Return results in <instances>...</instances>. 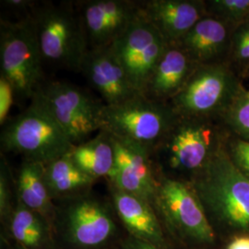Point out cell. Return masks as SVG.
<instances>
[{"instance_id": "6da1fadb", "label": "cell", "mask_w": 249, "mask_h": 249, "mask_svg": "<svg viewBox=\"0 0 249 249\" xmlns=\"http://www.w3.org/2000/svg\"><path fill=\"white\" fill-rule=\"evenodd\" d=\"M187 182L210 221L233 230L249 231V178L233 163L225 142Z\"/></svg>"}, {"instance_id": "7a4b0ae2", "label": "cell", "mask_w": 249, "mask_h": 249, "mask_svg": "<svg viewBox=\"0 0 249 249\" xmlns=\"http://www.w3.org/2000/svg\"><path fill=\"white\" fill-rule=\"evenodd\" d=\"M228 136L221 119L178 115L152 152V160L160 174L170 170L190 178L223 146Z\"/></svg>"}, {"instance_id": "3957f363", "label": "cell", "mask_w": 249, "mask_h": 249, "mask_svg": "<svg viewBox=\"0 0 249 249\" xmlns=\"http://www.w3.org/2000/svg\"><path fill=\"white\" fill-rule=\"evenodd\" d=\"M30 15L44 63L80 72L89 44L76 2L37 1Z\"/></svg>"}, {"instance_id": "277c9868", "label": "cell", "mask_w": 249, "mask_h": 249, "mask_svg": "<svg viewBox=\"0 0 249 249\" xmlns=\"http://www.w3.org/2000/svg\"><path fill=\"white\" fill-rule=\"evenodd\" d=\"M0 146L2 153L20 154L23 160L43 164L70 153L74 147L51 114L36 100L2 125Z\"/></svg>"}, {"instance_id": "5b68a950", "label": "cell", "mask_w": 249, "mask_h": 249, "mask_svg": "<svg viewBox=\"0 0 249 249\" xmlns=\"http://www.w3.org/2000/svg\"><path fill=\"white\" fill-rule=\"evenodd\" d=\"M36 27L31 15L0 19V75L11 83L17 101L35 97L45 82Z\"/></svg>"}, {"instance_id": "8992f818", "label": "cell", "mask_w": 249, "mask_h": 249, "mask_svg": "<svg viewBox=\"0 0 249 249\" xmlns=\"http://www.w3.org/2000/svg\"><path fill=\"white\" fill-rule=\"evenodd\" d=\"M178 117V113L169 103L138 94L118 105H106L101 130L135 143L152 154Z\"/></svg>"}, {"instance_id": "52a82bcc", "label": "cell", "mask_w": 249, "mask_h": 249, "mask_svg": "<svg viewBox=\"0 0 249 249\" xmlns=\"http://www.w3.org/2000/svg\"><path fill=\"white\" fill-rule=\"evenodd\" d=\"M244 89L229 64L197 66L169 104L179 116L221 119Z\"/></svg>"}, {"instance_id": "ba28073f", "label": "cell", "mask_w": 249, "mask_h": 249, "mask_svg": "<svg viewBox=\"0 0 249 249\" xmlns=\"http://www.w3.org/2000/svg\"><path fill=\"white\" fill-rule=\"evenodd\" d=\"M32 100L45 107L73 146L85 142L102 129L106 104L75 84L46 80Z\"/></svg>"}, {"instance_id": "9c48e42d", "label": "cell", "mask_w": 249, "mask_h": 249, "mask_svg": "<svg viewBox=\"0 0 249 249\" xmlns=\"http://www.w3.org/2000/svg\"><path fill=\"white\" fill-rule=\"evenodd\" d=\"M58 202L55 219L62 227L65 239L74 249H104L116 237L113 206L90 192Z\"/></svg>"}, {"instance_id": "30bf717a", "label": "cell", "mask_w": 249, "mask_h": 249, "mask_svg": "<svg viewBox=\"0 0 249 249\" xmlns=\"http://www.w3.org/2000/svg\"><path fill=\"white\" fill-rule=\"evenodd\" d=\"M153 207L182 238L202 245L213 244L215 240L212 223L187 181L159 173Z\"/></svg>"}, {"instance_id": "8fae6325", "label": "cell", "mask_w": 249, "mask_h": 249, "mask_svg": "<svg viewBox=\"0 0 249 249\" xmlns=\"http://www.w3.org/2000/svg\"><path fill=\"white\" fill-rule=\"evenodd\" d=\"M167 44L141 15L111 45L135 89L143 94Z\"/></svg>"}, {"instance_id": "7c38bea8", "label": "cell", "mask_w": 249, "mask_h": 249, "mask_svg": "<svg viewBox=\"0 0 249 249\" xmlns=\"http://www.w3.org/2000/svg\"><path fill=\"white\" fill-rule=\"evenodd\" d=\"M76 6L88 39L89 49L112 45L140 16L139 1L83 0Z\"/></svg>"}, {"instance_id": "4fadbf2b", "label": "cell", "mask_w": 249, "mask_h": 249, "mask_svg": "<svg viewBox=\"0 0 249 249\" xmlns=\"http://www.w3.org/2000/svg\"><path fill=\"white\" fill-rule=\"evenodd\" d=\"M111 138L115 148V167L109 183L153 205L159 172L151 151L115 136L111 135Z\"/></svg>"}, {"instance_id": "5bb4252c", "label": "cell", "mask_w": 249, "mask_h": 249, "mask_svg": "<svg viewBox=\"0 0 249 249\" xmlns=\"http://www.w3.org/2000/svg\"><path fill=\"white\" fill-rule=\"evenodd\" d=\"M80 72L101 94L107 106L118 105L141 94L130 83L111 45L89 49Z\"/></svg>"}, {"instance_id": "9a60e30c", "label": "cell", "mask_w": 249, "mask_h": 249, "mask_svg": "<svg viewBox=\"0 0 249 249\" xmlns=\"http://www.w3.org/2000/svg\"><path fill=\"white\" fill-rule=\"evenodd\" d=\"M140 15L149 21L167 45H175L207 16L205 0H142Z\"/></svg>"}, {"instance_id": "2e32d148", "label": "cell", "mask_w": 249, "mask_h": 249, "mask_svg": "<svg viewBox=\"0 0 249 249\" xmlns=\"http://www.w3.org/2000/svg\"><path fill=\"white\" fill-rule=\"evenodd\" d=\"M234 28L212 16H205L178 44L196 66L229 64Z\"/></svg>"}, {"instance_id": "e0dca14e", "label": "cell", "mask_w": 249, "mask_h": 249, "mask_svg": "<svg viewBox=\"0 0 249 249\" xmlns=\"http://www.w3.org/2000/svg\"><path fill=\"white\" fill-rule=\"evenodd\" d=\"M112 206L129 235L161 249L163 232L153 205L109 183Z\"/></svg>"}, {"instance_id": "ac0fdd59", "label": "cell", "mask_w": 249, "mask_h": 249, "mask_svg": "<svg viewBox=\"0 0 249 249\" xmlns=\"http://www.w3.org/2000/svg\"><path fill=\"white\" fill-rule=\"evenodd\" d=\"M197 67L178 45H167L157 64L144 95L169 103L183 89Z\"/></svg>"}, {"instance_id": "d6986e66", "label": "cell", "mask_w": 249, "mask_h": 249, "mask_svg": "<svg viewBox=\"0 0 249 249\" xmlns=\"http://www.w3.org/2000/svg\"><path fill=\"white\" fill-rule=\"evenodd\" d=\"M44 173L45 164L22 160L15 178L17 200L52 224L55 219V203L45 185Z\"/></svg>"}, {"instance_id": "ffe728a7", "label": "cell", "mask_w": 249, "mask_h": 249, "mask_svg": "<svg viewBox=\"0 0 249 249\" xmlns=\"http://www.w3.org/2000/svg\"><path fill=\"white\" fill-rule=\"evenodd\" d=\"M44 178L53 201L89 192L96 181L77 166L70 153L45 164Z\"/></svg>"}, {"instance_id": "44dd1931", "label": "cell", "mask_w": 249, "mask_h": 249, "mask_svg": "<svg viewBox=\"0 0 249 249\" xmlns=\"http://www.w3.org/2000/svg\"><path fill=\"white\" fill-rule=\"evenodd\" d=\"M77 166L90 178L109 179L115 167V148L111 135L101 130L94 138L74 146L70 152Z\"/></svg>"}, {"instance_id": "7402d4cb", "label": "cell", "mask_w": 249, "mask_h": 249, "mask_svg": "<svg viewBox=\"0 0 249 249\" xmlns=\"http://www.w3.org/2000/svg\"><path fill=\"white\" fill-rule=\"evenodd\" d=\"M8 225L11 236L22 249H44L51 240V223L18 200Z\"/></svg>"}, {"instance_id": "603a6c76", "label": "cell", "mask_w": 249, "mask_h": 249, "mask_svg": "<svg viewBox=\"0 0 249 249\" xmlns=\"http://www.w3.org/2000/svg\"><path fill=\"white\" fill-rule=\"evenodd\" d=\"M221 121L229 135L249 142V89L241 91Z\"/></svg>"}, {"instance_id": "cb8c5ba5", "label": "cell", "mask_w": 249, "mask_h": 249, "mask_svg": "<svg viewBox=\"0 0 249 249\" xmlns=\"http://www.w3.org/2000/svg\"><path fill=\"white\" fill-rule=\"evenodd\" d=\"M207 15L232 28L249 19V0H205Z\"/></svg>"}, {"instance_id": "d4e9b609", "label": "cell", "mask_w": 249, "mask_h": 249, "mask_svg": "<svg viewBox=\"0 0 249 249\" xmlns=\"http://www.w3.org/2000/svg\"><path fill=\"white\" fill-rule=\"evenodd\" d=\"M17 203L15 179L11 176L6 158L1 154L0 161V217L1 221L8 224L9 218Z\"/></svg>"}, {"instance_id": "484cf974", "label": "cell", "mask_w": 249, "mask_h": 249, "mask_svg": "<svg viewBox=\"0 0 249 249\" xmlns=\"http://www.w3.org/2000/svg\"><path fill=\"white\" fill-rule=\"evenodd\" d=\"M229 65L240 77L249 67V19L235 27L232 32Z\"/></svg>"}, {"instance_id": "4316f807", "label": "cell", "mask_w": 249, "mask_h": 249, "mask_svg": "<svg viewBox=\"0 0 249 249\" xmlns=\"http://www.w3.org/2000/svg\"><path fill=\"white\" fill-rule=\"evenodd\" d=\"M225 148L233 163L249 178V142L229 135L225 141Z\"/></svg>"}, {"instance_id": "83f0119b", "label": "cell", "mask_w": 249, "mask_h": 249, "mask_svg": "<svg viewBox=\"0 0 249 249\" xmlns=\"http://www.w3.org/2000/svg\"><path fill=\"white\" fill-rule=\"evenodd\" d=\"M15 91L11 83L0 75V124L1 126L9 119V113L14 101Z\"/></svg>"}, {"instance_id": "f1b7e54d", "label": "cell", "mask_w": 249, "mask_h": 249, "mask_svg": "<svg viewBox=\"0 0 249 249\" xmlns=\"http://www.w3.org/2000/svg\"><path fill=\"white\" fill-rule=\"evenodd\" d=\"M37 1L31 0H4L1 1L2 6L8 8L10 11L18 14V18L29 16Z\"/></svg>"}, {"instance_id": "f546056e", "label": "cell", "mask_w": 249, "mask_h": 249, "mask_svg": "<svg viewBox=\"0 0 249 249\" xmlns=\"http://www.w3.org/2000/svg\"><path fill=\"white\" fill-rule=\"evenodd\" d=\"M122 249H161L159 247L129 235L123 242Z\"/></svg>"}, {"instance_id": "4dcf8cb0", "label": "cell", "mask_w": 249, "mask_h": 249, "mask_svg": "<svg viewBox=\"0 0 249 249\" xmlns=\"http://www.w3.org/2000/svg\"><path fill=\"white\" fill-rule=\"evenodd\" d=\"M226 249H249V234H242L234 237L228 244Z\"/></svg>"}, {"instance_id": "1f68e13d", "label": "cell", "mask_w": 249, "mask_h": 249, "mask_svg": "<svg viewBox=\"0 0 249 249\" xmlns=\"http://www.w3.org/2000/svg\"><path fill=\"white\" fill-rule=\"evenodd\" d=\"M242 77H249V67H248L241 74Z\"/></svg>"}, {"instance_id": "d6a6232c", "label": "cell", "mask_w": 249, "mask_h": 249, "mask_svg": "<svg viewBox=\"0 0 249 249\" xmlns=\"http://www.w3.org/2000/svg\"><path fill=\"white\" fill-rule=\"evenodd\" d=\"M21 249H22V248H21Z\"/></svg>"}]
</instances>
